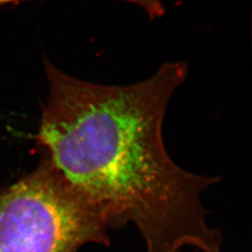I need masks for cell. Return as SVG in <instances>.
<instances>
[{
  "label": "cell",
  "instance_id": "6da1fadb",
  "mask_svg": "<svg viewBox=\"0 0 252 252\" xmlns=\"http://www.w3.org/2000/svg\"><path fill=\"white\" fill-rule=\"evenodd\" d=\"M49 95L37 134L43 154L109 228L133 223L146 252H220L203 192L220 180L186 171L165 150L162 123L188 64L165 63L128 85L81 81L45 59Z\"/></svg>",
  "mask_w": 252,
  "mask_h": 252
},
{
  "label": "cell",
  "instance_id": "7a4b0ae2",
  "mask_svg": "<svg viewBox=\"0 0 252 252\" xmlns=\"http://www.w3.org/2000/svg\"><path fill=\"white\" fill-rule=\"evenodd\" d=\"M106 219L44 154L36 169L0 193V252H78L110 244Z\"/></svg>",
  "mask_w": 252,
  "mask_h": 252
},
{
  "label": "cell",
  "instance_id": "3957f363",
  "mask_svg": "<svg viewBox=\"0 0 252 252\" xmlns=\"http://www.w3.org/2000/svg\"><path fill=\"white\" fill-rule=\"evenodd\" d=\"M23 1H31V0H0V6L7 5L10 3H17V2H23Z\"/></svg>",
  "mask_w": 252,
  "mask_h": 252
}]
</instances>
